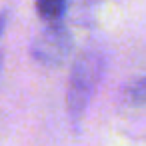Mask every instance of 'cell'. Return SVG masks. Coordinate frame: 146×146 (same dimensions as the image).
Returning <instances> with one entry per match:
<instances>
[{"label":"cell","mask_w":146,"mask_h":146,"mask_svg":"<svg viewBox=\"0 0 146 146\" xmlns=\"http://www.w3.org/2000/svg\"><path fill=\"white\" fill-rule=\"evenodd\" d=\"M8 24V10H0V38L4 34V28Z\"/></svg>","instance_id":"cell-5"},{"label":"cell","mask_w":146,"mask_h":146,"mask_svg":"<svg viewBox=\"0 0 146 146\" xmlns=\"http://www.w3.org/2000/svg\"><path fill=\"white\" fill-rule=\"evenodd\" d=\"M36 10L46 24L62 22L64 10H66V0H36Z\"/></svg>","instance_id":"cell-3"},{"label":"cell","mask_w":146,"mask_h":146,"mask_svg":"<svg viewBox=\"0 0 146 146\" xmlns=\"http://www.w3.org/2000/svg\"><path fill=\"white\" fill-rule=\"evenodd\" d=\"M72 50V36L62 22L46 24L34 38L30 46V54L38 64L58 66L62 64Z\"/></svg>","instance_id":"cell-2"},{"label":"cell","mask_w":146,"mask_h":146,"mask_svg":"<svg viewBox=\"0 0 146 146\" xmlns=\"http://www.w3.org/2000/svg\"><path fill=\"white\" fill-rule=\"evenodd\" d=\"M102 68L104 60L98 50H86L74 60L66 90V106L72 120L84 116L92 100V94L98 86V80L102 76Z\"/></svg>","instance_id":"cell-1"},{"label":"cell","mask_w":146,"mask_h":146,"mask_svg":"<svg viewBox=\"0 0 146 146\" xmlns=\"http://www.w3.org/2000/svg\"><path fill=\"white\" fill-rule=\"evenodd\" d=\"M122 98L126 104L130 106H144L146 104V76L132 80L130 84H126Z\"/></svg>","instance_id":"cell-4"}]
</instances>
